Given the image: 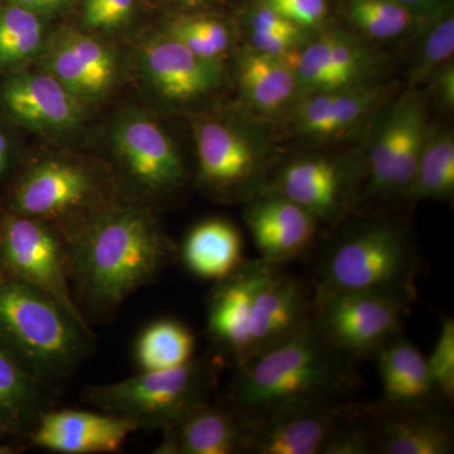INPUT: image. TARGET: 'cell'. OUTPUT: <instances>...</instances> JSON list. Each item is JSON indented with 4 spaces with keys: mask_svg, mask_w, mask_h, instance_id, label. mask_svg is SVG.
<instances>
[{
    "mask_svg": "<svg viewBox=\"0 0 454 454\" xmlns=\"http://www.w3.org/2000/svg\"><path fill=\"white\" fill-rule=\"evenodd\" d=\"M67 252L74 301L89 324L112 318L179 258L154 208L124 195L67 244Z\"/></svg>",
    "mask_w": 454,
    "mask_h": 454,
    "instance_id": "cell-1",
    "label": "cell"
},
{
    "mask_svg": "<svg viewBox=\"0 0 454 454\" xmlns=\"http://www.w3.org/2000/svg\"><path fill=\"white\" fill-rule=\"evenodd\" d=\"M358 384L356 361L333 348L310 321L235 367L223 402L252 426L292 406L348 400Z\"/></svg>",
    "mask_w": 454,
    "mask_h": 454,
    "instance_id": "cell-2",
    "label": "cell"
},
{
    "mask_svg": "<svg viewBox=\"0 0 454 454\" xmlns=\"http://www.w3.org/2000/svg\"><path fill=\"white\" fill-rule=\"evenodd\" d=\"M94 337L91 325L0 268V345L33 376L57 389L88 358Z\"/></svg>",
    "mask_w": 454,
    "mask_h": 454,
    "instance_id": "cell-3",
    "label": "cell"
},
{
    "mask_svg": "<svg viewBox=\"0 0 454 454\" xmlns=\"http://www.w3.org/2000/svg\"><path fill=\"white\" fill-rule=\"evenodd\" d=\"M419 268V252L402 223L369 221L325 244L315 289L385 293L414 301Z\"/></svg>",
    "mask_w": 454,
    "mask_h": 454,
    "instance_id": "cell-4",
    "label": "cell"
},
{
    "mask_svg": "<svg viewBox=\"0 0 454 454\" xmlns=\"http://www.w3.org/2000/svg\"><path fill=\"white\" fill-rule=\"evenodd\" d=\"M121 196L112 179L95 167L46 157L23 170L12 188L8 211L49 223L70 244Z\"/></svg>",
    "mask_w": 454,
    "mask_h": 454,
    "instance_id": "cell-5",
    "label": "cell"
},
{
    "mask_svg": "<svg viewBox=\"0 0 454 454\" xmlns=\"http://www.w3.org/2000/svg\"><path fill=\"white\" fill-rule=\"evenodd\" d=\"M223 365L210 352L175 369L140 372L121 381L92 385L83 391L82 400L104 413L130 420L139 430H162L212 399Z\"/></svg>",
    "mask_w": 454,
    "mask_h": 454,
    "instance_id": "cell-6",
    "label": "cell"
},
{
    "mask_svg": "<svg viewBox=\"0 0 454 454\" xmlns=\"http://www.w3.org/2000/svg\"><path fill=\"white\" fill-rule=\"evenodd\" d=\"M411 303L385 293L315 289L312 322L333 348L357 363L373 358L403 333Z\"/></svg>",
    "mask_w": 454,
    "mask_h": 454,
    "instance_id": "cell-7",
    "label": "cell"
},
{
    "mask_svg": "<svg viewBox=\"0 0 454 454\" xmlns=\"http://www.w3.org/2000/svg\"><path fill=\"white\" fill-rule=\"evenodd\" d=\"M0 268L31 284L90 325L74 301L67 244L43 221L7 211L0 219Z\"/></svg>",
    "mask_w": 454,
    "mask_h": 454,
    "instance_id": "cell-8",
    "label": "cell"
},
{
    "mask_svg": "<svg viewBox=\"0 0 454 454\" xmlns=\"http://www.w3.org/2000/svg\"><path fill=\"white\" fill-rule=\"evenodd\" d=\"M113 149L122 178L137 200L157 199L175 192L186 182V168L175 143L160 124L145 113L119 116L112 131Z\"/></svg>",
    "mask_w": 454,
    "mask_h": 454,
    "instance_id": "cell-9",
    "label": "cell"
},
{
    "mask_svg": "<svg viewBox=\"0 0 454 454\" xmlns=\"http://www.w3.org/2000/svg\"><path fill=\"white\" fill-rule=\"evenodd\" d=\"M278 267L259 258L245 262L231 276L215 284L207 300L206 333L212 352L238 367L249 358L250 319L260 284Z\"/></svg>",
    "mask_w": 454,
    "mask_h": 454,
    "instance_id": "cell-10",
    "label": "cell"
},
{
    "mask_svg": "<svg viewBox=\"0 0 454 454\" xmlns=\"http://www.w3.org/2000/svg\"><path fill=\"white\" fill-rule=\"evenodd\" d=\"M41 70L61 82L82 104L98 103L118 82V56L95 35L61 28L47 37Z\"/></svg>",
    "mask_w": 454,
    "mask_h": 454,
    "instance_id": "cell-11",
    "label": "cell"
},
{
    "mask_svg": "<svg viewBox=\"0 0 454 454\" xmlns=\"http://www.w3.org/2000/svg\"><path fill=\"white\" fill-rule=\"evenodd\" d=\"M365 404L348 399L284 409L249 426L247 453L319 454L337 424Z\"/></svg>",
    "mask_w": 454,
    "mask_h": 454,
    "instance_id": "cell-12",
    "label": "cell"
},
{
    "mask_svg": "<svg viewBox=\"0 0 454 454\" xmlns=\"http://www.w3.org/2000/svg\"><path fill=\"white\" fill-rule=\"evenodd\" d=\"M447 403L367 408L375 454H452L454 429Z\"/></svg>",
    "mask_w": 454,
    "mask_h": 454,
    "instance_id": "cell-13",
    "label": "cell"
},
{
    "mask_svg": "<svg viewBox=\"0 0 454 454\" xmlns=\"http://www.w3.org/2000/svg\"><path fill=\"white\" fill-rule=\"evenodd\" d=\"M199 181L203 190L221 200L250 192L259 177L255 151L234 128L217 121L195 127Z\"/></svg>",
    "mask_w": 454,
    "mask_h": 454,
    "instance_id": "cell-14",
    "label": "cell"
},
{
    "mask_svg": "<svg viewBox=\"0 0 454 454\" xmlns=\"http://www.w3.org/2000/svg\"><path fill=\"white\" fill-rule=\"evenodd\" d=\"M138 427L116 415L51 409L25 438L29 446L61 454L114 453Z\"/></svg>",
    "mask_w": 454,
    "mask_h": 454,
    "instance_id": "cell-15",
    "label": "cell"
},
{
    "mask_svg": "<svg viewBox=\"0 0 454 454\" xmlns=\"http://www.w3.org/2000/svg\"><path fill=\"white\" fill-rule=\"evenodd\" d=\"M9 115L42 134H65L82 122L83 104L46 71H23L9 77L0 91Z\"/></svg>",
    "mask_w": 454,
    "mask_h": 454,
    "instance_id": "cell-16",
    "label": "cell"
},
{
    "mask_svg": "<svg viewBox=\"0 0 454 454\" xmlns=\"http://www.w3.org/2000/svg\"><path fill=\"white\" fill-rule=\"evenodd\" d=\"M312 307L306 283L284 270V265L274 269L254 298L249 358L300 333L312 321Z\"/></svg>",
    "mask_w": 454,
    "mask_h": 454,
    "instance_id": "cell-17",
    "label": "cell"
},
{
    "mask_svg": "<svg viewBox=\"0 0 454 454\" xmlns=\"http://www.w3.org/2000/svg\"><path fill=\"white\" fill-rule=\"evenodd\" d=\"M146 82L167 100L187 101L205 97L223 79L220 62L191 52L167 33L152 35L140 50Z\"/></svg>",
    "mask_w": 454,
    "mask_h": 454,
    "instance_id": "cell-18",
    "label": "cell"
},
{
    "mask_svg": "<svg viewBox=\"0 0 454 454\" xmlns=\"http://www.w3.org/2000/svg\"><path fill=\"white\" fill-rule=\"evenodd\" d=\"M160 433L155 454H239L247 453L249 426L225 402L210 399Z\"/></svg>",
    "mask_w": 454,
    "mask_h": 454,
    "instance_id": "cell-19",
    "label": "cell"
},
{
    "mask_svg": "<svg viewBox=\"0 0 454 454\" xmlns=\"http://www.w3.org/2000/svg\"><path fill=\"white\" fill-rule=\"evenodd\" d=\"M245 221L262 259L279 265L309 252L318 231L309 211L276 193L250 203Z\"/></svg>",
    "mask_w": 454,
    "mask_h": 454,
    "instance_id": "cell-20",
    "label": "cell"
},
{
    "mask_svg": "<svg viewBox=\"0 0 454 454\" xmlns=\"http://www.w3.org/2000/svg\"><path fill=\"white\" fill-rule=\"evenodd\" d=\"M273 193L306 208L317 220L333 221L345 207L348 184L340 164L327 158H301L280 170Z\"/></svg>",
    "mask_w": 454,
    "mask_h": 454,
    "instance_id": "cell-21",
    "label": "cell"
},
{
    "mask_svg": "<svg viewBox=\"0 0 454 454\" xmlns=\"http://www.w3.org/2000/svg\"><path fill=\"white\" fill-rule=\"evenodd\" d=\"M373 358L381 381L380 404L417 406L442 400L430 379L426 356L404 333L387 340Z\"/></svg>",
    "mask_w": 454,
    "mask_h": 454,
    "instance_id": "cell-22",
    "label": "cell"
},
{
    "mask_svg": "<svg viewBox=\"0 0 454 454\" xmlns=\"http://www.w3.org/2000/svg\"><path fill=\"white\" fill-rule=\"evenodd\" d=\"M56 403V389L33 376L0 345V426L25 439Z\"/></svg>",
    "mask_w": 454,
    "mask_h": 454,
    "instance_id": "cell-23",
    "label": "cell"
},
{
    "mask_svg": "<svg viewBox=\"0 0 454 454\" xmlns=\"http://www.w3.org/2000/svg\"><path fill=\"white\" fill-rule=\"evenodd\" d=\"M178 255L192 276L220 282L243 265V239L229 221L205 220L188 231Z\"/></svg>",
    "mask_w": 454,
    "mask_h": 454,
    "instance_id": "cell-24",
    "label": "cell"
},
{
    "mask_svg": "<svg viewBox=\"0 0 454 454\" xmlns=\"http://www.w3.org/2000/svg\"><path fill=\"white\" fill-rule=\"evenodd\" d=\"M381 88H343L319 91L297 110V127L315 138H331L351 129L378 106Z\"/></svg>",
    "mask_w": 454,
    "mask_h": 454,
    "instance_id": "cell-25",
    "label": "cell"
},
{
    "mask_svg": "<svg viewBox=\"0 0 454 454\" xmlns=\"http://www.w3.org/2000/svg\"><path fill=\"white\" fill-rule=\"evenodd\" d=\"M427 118L422 101L405 98L393 110L370 151L366 192L369 196H387L391 175L409 131Z\"/></svg>",
    "mask_w": 454,
    "mask_h": 454,
    "instance_id": "cell-26",
    "label": "cell"
},
{
    "mask_svg": "<svg viewBox=\"0 0 454 454\" xmlns=\"http://www.w3.org/2000/svg\"><path fill=\"white\" fill-rule=\"evenodd\" d=\"M239 77L245 97L262 112H276L294 95L297 76L284 59L250 52L241 57Z\"/></svg>",
    "mask_w": 454,
    "mask_h": 454,
    "instance_id": "cell-27",
    "label": "cell"
},
{
    "mask_svg": "<svg viewBox=\"0 0 454 454\" xmlns=\"http://www.w3.org/2000/svg\"><path fill=\"white\" fill-rule=\"evenodd\" d=\"M196 337L176 319L152 322L140 333L134 358L140 372H160L184 366L195 358Z\"/></svg>",
    "mask_w": 454,
    "mask_h": 454,
    "instance_id": "cell-28",
    "label": "cell"
},
{
    "mask_svg": "<svg viewBox=\"0 0 454 454\" xmlns=\"http://www.w3.org/2000/svg\"><path fill=\"white\" fill-rule=\"evenodd\" d=\"M454 192V140L450 131L428 134L413 182L406 191L408 201L450 200Z\"/></svg>",
    "mask_w": 454,
    "mask_h": 454,
    "instance_id": "cell-29",
    "label": "cell"
},
{
    "mask_svg": "<svg viewBox=\"0 0 454 454\" xmlns=\"http://www.w3.org/2000/svg\"><path fill=\"white\" fill-rule=\"evenodd\" d=\"M47 37L43 17L12 3L0 7V67H20L40 56Z\"/></svg>",
    "mask_w": 454,
    "mask_h": 454,
    "instance_id": "cell-30",
    "label": "cell"
},
{
    "mask_svg": "<svg viewBox=\"0 0 454 454\" xmlns=\"http://www.w3.org/2000/svg\"><path fill=\"white\" fill-rule=\"evenodd\" d=\"M348 13L361 31L376 40L397 37L413 20L400 0H349Z\"/></svg>",
    "mask_w": 454,
    "mask_h": 454,
    "instance_id": "cell-31",
    "label": "cell"
},
{
    "mask_svg": "<svg viewBox=\"0 0 454 454\" xmlns=\"http://www.w3.org/2000/svg\"><path fill=\"white\" fill-rule=\"evenodd\" d=\"M164 33L181 42L191 52L208 61L220 62L230 44L226 26L215 18L178 17L170 20Z\"/></svg>",
    "mask_w": 454,
    "mask_h": 454,
    "instance_id": "cell-32",
    "label": "cell"
},
{
    "mask_svg": "<svg viewBox=\"0 0 454 454\" xmlns=\"http://www.w3.org/2000/svg\"><path fill=\"white\" fill-rule=\"evenodd\" d=\"M292 65L295 76L307 88L317 91H330L340 88L331 57V33L321 35L309 43L301 53L286 59Z\"/></svg>",
    "mask_w": 454,
    "mask_h": 454,
    "instance_id": "cell-33",
    "label": "cell"
},
{
    "mask_svg": "<svg viewBox=\"0 0 454 454\" xmlns=\"http://www.w3.org/2000/svg\"><path fill=\"white\" fill-rule=\"evenodd\" d=\"M369 404L337 424L319 454H375L369 417Z\"/></svg>",
    "mask_w": 454,
    "mask_h": 454,
    "instance_id": "cell-34",
    "label": "cell"
},
{
    "mask_svg": "<svg viewBox=\"0 0 454 454\" xmlns=\"http://www.w3.org/2000/svg\"><path fill=\"white\" fill-rule=\"evenodd\" d=\"M427 358L430 379L438 396L447 404L454 400V321L443 317L434 348Z\"/></svg>",
    "mask_w": 454,
    "mask_h": 454,
    "instance_id": "cell-35",
    "label": "cell"
},
{
    "mask_svg": "<svg viewBox=\"0 0 454 454\" xmlns=\"http://www.w3.org/2000/svg\"><path fill=\"white\" fill-rule=\"evenodd\" d=\"M454 52V20L448 16L435 25L424 42L419 62L411 73V82L419 83L450 62Z\"/></svg>",
    "mask_w": 454,
    "mask_h": 454,
    "instance_id": "cell-36",
    "label": "cell"
},
{
    "mask_svg": "<svg viewBox=\"0 0 454 454\" xmlns=\"http://www.w3.org/2000/svg\"><path fill=\"white\" fill-rule=\"evenodd\" d=\"M137 0H82L83 26L92 32H114L130 22Z\"/></svg>",
    "mask_w": 454,
    "mask_h": 454,
    "instance_id": "cell-37",
    "label": "cell"
},
{
    "mask_svg": "<svg viewBox=\"0 0 454 454\" xmlns=\"http://www.w3.org/2000/svg\"><path fill=\"white\" fill-rule=\"evenodd\" d=\"M331 57L340 88H348L365 67V56L354 42L339 33H331Z\"/></svg>",
    "mask_w": 454,
    "mask_h": 454,
    "instance_id": "cell-38",
    "label": "cell"
},
{
    "mask_svg": "<svg viewBox=\"0 0 454 454\" xmlns=\"http://www.w3.org/2000/svg\"><path fill=\"white\" fill-rule=\"evenodd\" d=\"M262 4L300 27L316 25L327 13L325 0H262Z\"/></svg>",
    "mask_w": 454,
    "mask_h": 454,
    "instance_id": "cell-39",
    "label": "cell"
},
{
    "mask_svg": "<svg viewBox=\"0 0 454 454\" xmlns=\"http://www.w3.org/2000/svg\"><path fill=\"white\" fill-rule=\"evenodd\" d=\"M301 28L292 31H252V42L256 52L278 57L288 56L301 40Z\"/></svg>",
    "mask_w": 454,
    "mask_h": 454,
    "instance_id": "cell-40",
    "label": "cell"
},
{
    "mask_svg": "<svg viewBox=\"0 0 454 454\" xmlns=\"http://www.w3.org/2000/svg\"><path fill=\"white\" fill-rule=\"evenodd\" d=\"M435 92L442 103L448 107L454 106V67L452 62H447L434 74Z\"/></svg>",
    "mask_w": 454,
    "mask_h": 454,
    "instance_id": "cell-41",
    "label": "cell"
},
{
    "mask_svg": "<svg viewBox=\"0 0 454 454\" xmlns=\"http://www.w3.org/2000/svg\"><path fill=\"white\" fill-rule=\"evenodd\" d=\"M71 0H8L12 4L28 9L38 16L46 18L64 11Z\"/></svg>",
    "mask_w": 454,
    "mask_h": 454,
    "instance_id": "cell-42",
    "label": "cell"
},
{
    "mask_svg": "<svg viewBox=\"0 0 454 454\" xmlns=\"http://www.w3.org/2000/svg\"><path fill=\"white\" fill-rule=\"evenodd\" d=\"M9 163H11V145L4 131L0 130V177L7 172Z\"/></svg>",
    "mask_w": 454,
    "mask_h": 454,
    "instance_id": "cell-43",
    "label": "cell"
},
{
    "mask_svg": "<svg viewBox=\"0 0 454 454\" xmlns=\"http://www.w3.org/2000/svg\"><path fill=\"white\" fill-rule=\"evenodd\" d=\"M13 434H12L11 432H9L8 429H5L4 427L0 426V453H11L12 446H9L8 441L9 439H13Z\"/></svg>",
    "mask_w": 454,
    "mask_h": 454,
    "instance_id": "cell-44",
    "label": "cell"
},
{
    "mask_svg": "<svg viewBox=\"0 0 454 454\" xmlns=\"http://www.w3.org/2000/svg\"><path fill=\"white\" fill-rule=\"evenodd\" d=\"M176 2H181L186 5H197L201 4V3L207 2V0H176Z\"/></svg>",
    "mask_w": 454,
    "mask_h": 454,
    "instance_id": "cell-45",
    "label": "cell"
},
{
    "mask_svg": "<svg viewBox=\"0 0 454 454\" xmlns=\"http://www.w3.org/2000/svg\"><path fill=\"white\" fill-rule=\"evenodd\" d=\"M0 2H2V0H0Z\"/></svg>",
    "mask_w": 454,
    "mask_h": 454,
    "instance_id": "cell-46",
    "label": "cell"
}]
</instances>
